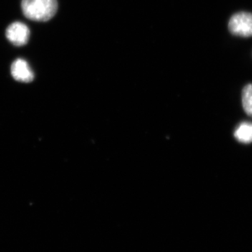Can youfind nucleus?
Returning <instances> with one entry per match:
<instances>
[{
	"label": "nucleus",
	"mask_w": 252,
	"mask_h": 252,
	"mask_svg": "<svg viewBox=\"0 0 252 252\" xmlns=\"http://www.w3.org/2000/svg\"><path fill=\"white\" fill-rule=\"evenodd\" d=\"M23 14L26 18L37 22L51 19L58 11L57 0H23Z\"/></svg>",
	"instance_id": "1"
},
{
	"label": "nucleus",
	"mask_w": 252,
	"mask_h": 252,
	"mask_svg": "<svg viewBox=\"0 0 252 252\" xmlns=\"http://www.w3.org/2000/svg\"><path fill=\"white\" fill-rule=\"evenodd\" d=\"M242 97L244 110L252 117V84H248L244 88Z\"/></svg>",
	"instance_id": "6"
},
{
	"label": "nucleus",
	"mask_w": 252,
	"mask_h": 252,
	"mask_svg": "<svg viewBox=\"0 0 252 252\" xmlns=\"http://www.w3.org/2000/svg\"><path fill=\"white\" fill-rule=\"evenodd\" d=\"M228 28L232 34L242 37L252 36V14L239 12L233 15L228 23Z\"/></svg>",
	"instance_id": "2"
},
{
	"label": "nucleus",
	"mask_w": 252,
	"mask_h": 252,
	"mask_svg": "<svg viewBox=\"0 0 252 252\" xmlns=\"http://www.w3.org/2000/svg\"><path fill=\"white\" fill-rule=\"evenodd\" d=\"M235 137L242 143L250 144L252 142V124L243 123L238 126L235 132Z\"/></svg>",
	"instance_id": "5"
},
{
	"label": "nucleus",
	"mask_w": 252,
	"mask_h": 252,
	"mask_svg": "<svg viewBox=\"0 0 252 252\" xmlns=\"http://www.w3.org/2000/svg\"><path fill=\"white\" fill-rule=\"evenodd\" d=\"M11 72L12 77L21 82L29 83L34 79V73L29 64L23 59H18L13 63Z\"/></svg>",
	"instance_id": "4"
},
{
	"label": "nucleus",
	"mask_w": 252,
	"mask_h": 252,
	"mask_svg": "<svg viewBox=\"0 0 252 252\" xmlns=\"http://www.w3.org/2000/svg\"><path fill=\"white\" fill-rule=\"evenodd\" d=\"M30 30L24 23L15 22L10 25L6 31V36L15 46L26 45L29 41Z\"/></svg>",
	"instance_id": "3"
}]
</instances>
